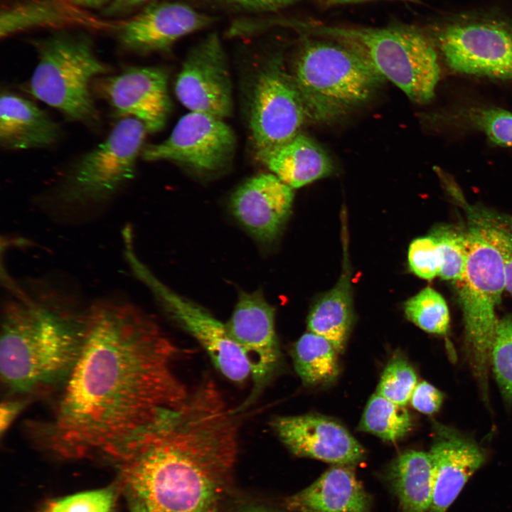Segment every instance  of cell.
<instances>
[{
    "mask_svg": "<svg viewBox=\"0 0 512 512\" xmlns=\"http://www.w3.org/2000/svg\"><path fill=\"white\" fill-rule=\"evenodd\" d=\"M146 129L133 117H124L97 146L83 154L52 194L61 211L83 210L108 202L135 176Z\"/></svg>",
    "mask_w": 512,
    "mask_h": 512,
    "instance_id": "obj_8",
    "label": "cell"
},
{
    "mask_svg": "<svg viewBox=\"0 0 512 512\" xmlns=\"http://www.w3.org/2000/svg\"><path fill=\"white\" fill-rule=\"evenodd\" d=\"M407 319L422 330L445 335L449 327L450 316L444 297L431 287H425L405 304Z\"/></svg>",
    "mask_w": 512,
    "mask_h": 512,
    "instance_id": "obj_29",
    "label": "cell"
},
{
    "mask_svg": "<svg viewBox=\"0 0 512 512\" xmlns=\"http://www.w3.org/2000/svg\"><path fill=\"white\" fill-rule=\"evenodd\" d=\"M503 254L506 271L505 290L512 295V254L508 252H501Z\"/></svg>",
    "mask_w": 512,
    "mask_h": 512,
    "instance_id": "obj_40",
    "label": "cell"
},
{
    "mask_svg": "<svg viewBox=\"0 0 512 512\" xmlns=\"http://www.w3.org/2000/svg\"><path fill=\"white\" fill-rule=\"evenodd\" d=\"M211 6L234 12L259 13L280 9L297 0H206Z\"/></svg>",
    "mask_w": 512,
    "mask_h": 512,
    "instance_id": "obj_36",
    "label": "cell"
},
{
    "mask_svg": "<svg viewBox=\"0 0 512 512\" xmlns=\"http://www.w3.org/2000/svg\"><path fill=\"white\" fill-rule=\"evenodd\" d=\"M417 384L413 367L405 358L397 356L385 368L376 393L398 405L405 406Z\"/></svg>",
    "mask_w": 512,
    "mask_h": 512,
    "instance_id": "obj_33",
    "label": "cell"
},
{
    "mask_svg": "<svg viewBox=\"0 0 512 512\" xmlns=\"http://www.w3.org/2000/svg\"><path fill=\"white\" fill-rule=\"evenodd\" d=\"M232 340L246 357L252 388L236 412H242L259 398L277 370L281 353L274 326V308L260 292H242L225 324Z\"/></svg>",
    "mask_w": 512,
    "mask_h": 512,
    "instance_id": "obj_12",
    "label": "cell"
},
{
    "mask_svg": "<svg viewBox=\"0 0 512 512\" xmlns=\"http://www.w3.org/2000/svg\"><path fill=\"white\" fill-rule=\"evenodd\" d=\"M114 487L83 491L48 501L43 512H113Z\"/></svg>",
    "mask_w": 512,
    "mask_h": 512,
    "instance_id": "obj_34",
    "label": "cell"
},
{
    "mask_svg": "<svg viewBox=\"0 0 512 512\" xmlns=\"http://www.w3.org/2000/svg\"><path fill=\"white\" fill-rule=\"evenodd\" d=\"M135 276L146 284L172 317L205 349L216 369L228 380L242 383L250 375L249 363L223 324L202 307L178 296L139 260L134 251L125 256Z\"/></svg>",
    "mask_w": 512,
    "mask_h": 512,
    "instance_id": "obj_11",
    "label": "cell"
},
{
    "mask_svg": "<svg viewBox=\"0 0 512 512\" xmlns=\"http://www.w3.org/2000/svg\"><path fill=\"white\" fill-rule=\"evenodd\" d=\"M271 422L278 438L296 456L349 466L364 458L361 444L343 425L327 417L278 416Z\"/></svg>",
    "mask_w": 512,
    "mask_h": 512,
    "instance_id": "obj_15",
    "label": "cell"
},
{
    "mask_svg": "<svg viewBox=\"0 0 512 512\" xmlns=\"http://www.w3.org/2000/svg\"><path fill=\"white\" fill-rule=\"evenodd\" d=\"M491 366L502 398L512 404V314L498 320L491 351Z\"/></svg>",
    "mask_w": 512,
    "mask_h": 512,
    "instance_id": "obj_31",
    "label": "cell"
},
{
    "mask_svg": "<svg viewBox=\"0 0 512 512\" xmlns=\"http://www.w3.org/2000/svg\"><path fill=\"white\" fill-rule=\"evenodd\" d=\"M258 159L272 174L292 188L327 176L334 170L332 161L325 150L302 133Z\"/></svg>",
    "mask_w": 512,
    "mask_h": 512,
    "instance_id": "obj_22",
    "label": "cell"
},
{
    "mask_svg": "<svg viewBox=\"0 0 512 512\" xmlns=\"http://www.w3.org/2000/svg\"><path fill=\"white\" fill-rule=\"evenodd\" d=\"M70 0H28L1 11L0 36L8 37L42 27H65L99 23Z\"/></svg>",
    "mask_w": 512,
    "mask_h": 512,
    "instance_id": "obj_24",
    "label": "cell"
},
{
    "mask_svg": "<svg viewBox=\"0 0 512 512\" xmlns=\"http://www.w3.org/2000/svg\"><path fill=\"white\" fill-rule=\"evenodd\" d=\"M324 1L329 4H343V3H349V2H355V1H366V0H324ZM406 1H413V0H406Z\"/></svg>",
    "mask_w": 512,
    "mask_h": 512,
    "instance_id": "obj_44",
    "label": "cell"
},
{
    "mask_svg": "<svg viewBox=\"0 0 512 512\" xmlns=\"http://www.w3.org/2000/svg\"><path fill=\"white\" fill-rule=\"evenodd\" d=\"M440 259L439 276L446 280L459 281L464 272L468 252L466 231L450 225L434 229Z\"/></svg>",
    "mask_w": 512,
    "mask_h": 512,
    "instance_id": "obj_30",
    "label": "cell"
},
{
    "mask_svg": "<svg viewBox=\"0 0 512 512\" xmlns=\"http://www.w3.org/2000/svg\"><path fill=\"white\" fill-rule=\"evenodd\" d=\"M235 137L223 121L209 114L190 112L183 116L161 142L143 147L148 161H171L203 171H215L232 159Z\"/></svg>",
    "mask_w": 512,
    "mask_h": 512,
    "instance_id": "obj_13",
    "label": "cell"
},
{
    "mask_svg": "<svg viewBox=\"0 0 512 512\" xmlns=\"http://www.w3.org/2000/svg\"><path fill=\"white\" fill-rule=\"evenodd\" d=\"M250 110L251 137L257 157L288 142L308 117L282 57L271 56L256 77Z\"/></svg>",
    "mask_w": 512,
    "mask_h": 512,
    "instance_id": "obj_10",
    "label": "cell"
},
{
    "mask_svg": "<svg viewBox=\"0 0 512 512\" xmlns=\"http://www.w3.org/2000/svg\"><path fill=\"white\" fill-rule=\"evenodd\" d=\"M130 503V512H147L144 505L138 500L129 497Z\"/></svg>",
    "mask_w": 512,
    "mask_h": 512,
    "instance_id": "obj_42",
    "label": "cell"
},
{
    "mask_svg": "<svg viewBox=\"0 0 512 512\" xmlns=\"http://www.w3.org/2000/svg\"><path fill=\"white\" fill-rule=\"evenodd\" d=\"M211 22L210 16L187 4L167 1L152 4L119 23L117 33L124 49L147 53L164 50Z\"/></svg>",
    "mask_w": 512,
    "mask_h": 512,
    "instance_id": "obj_17",
    "label": "cell"
},
{
    "mask_svg": "<svg viewBox=\"0 0 512 512\" xmlns=\"http://www.w3.org/2000/svg\"><path fill=\"white\" fill-rule=\"evenodd\" d=\"M28 399L13 397L6 398L1 403L0 407V432L2 435L7 431L11 422L23 409Z\"/></svg>",
    "mask_w": 512,
    "mask_h": 512,
    "instance_id": "obj_38",
    "label": "cell"
},
{
    "mask_svg": "<svg viewBox=\"0 0 512 512\" xmlns=\"http://www.w3.org/2000/svg\"><path fill=\"white\" fill-rule=\"evenodd\" d=\"M338 353L331 342L311 331L299 338L292 352L295 370L307 385L329 383L337 377Z\"/></svg>",
    "mask_w": 512,
    "mask_h": 512,
    "instance_id": "obj_26",
    "label": "cell"
},
{
    "mask_svg": "<svg viewBox=\"0 0 512 512\" xmlns=\"http://www.w3.org/2000/svg\"><path fill=\"white\" fill-rule=\"evenodd\" d=\"M449 193L465 209L469 225L478 230L501 252L512 254V215L467 204L458 186L452 188Z\"/></svg>",
    "mask_w": 512,
    "mask_h": 512,
    "instance_id": "obj_28",
    "label": "cell"
},
{
    "mask_svg": "<svg viewBox=\"0 0 512 512\" xmlns=\"http://www.w3.org/2000/svg\"><path fill=\"white\" fill-rule=\"evenodd\" d=\"M353 321V300L349 272L314 305L307 319L309 331L332 343L338 353L345 346Z\"/></svg>",
    "mask_w": 512,
    "mask_h": 512,
    "instance_id": "obj_25",
    "label": "cell"
},
{
    "mask_svg": "<svg viewBox=\"0 0 512 512\" xmlns=\"http://www.w3.org/2000/svg\"><path fill=\"white\" fill-rule=\"evenodd\" d=\"M407 260L410 270L420 278L431 280L439 276V254L437 242L432 235L412 241Z\"/></svg>",
    "mask_w": 512,
    "mask_h": 512,
    "instance_id": "obj_35",
    "label": "cell"
},
{
    "mask_svg": "<svg viewBox=\"0 0 512 512\" xmlns=\"http://www.w3.org/2000/svg\"><path fill=\"white\" fill-rule=\"evenodd\" d=\"M429 452L432 465V498L429 512H446L468 479L484 463V449L457 430L437 423Z\"/></svg>",
    "mask_w": 512,
    "mask_h": 512,
    "instance_id": "obj_18",
    "label": "cell"
},
{
    "mask_svg": "<svg viewBox=\"0 0 512 512\" xmlns=\"http://www.w3.org/2000/svg\"><path fill=\"white\" fill-rule=\"evenodd\" d=\"M400 512H429L432 498V465L429 452L405 451L385 471Z\"/></svg>",
    "mask_w": 512,
    "mask_h": 512,
    "instance_id": "obj_23",
    "label": "cell"
},
{
    "mask_svg": "<svg viewBox=\"0 0 512 512\" xmlns=\"http://www.w3.org/2000/svg\"><path fill=\"white\" fill-rule=\"evenodd\" d=\"M464 124L486 134L494 144L512 146V113L496 107H471L460 112Z\"/></svg>",
    "mask_w": 512,
    "mask_h": 512,
    "instance_id": "obj_32",
    "label": "cell"
},
{
    "mask_svg": "<svg viewBox=\"0 0 512 512\" xmlns=\"http://www.w3.org/2000/svg\"><path fill=\"white\" fill-rule=\"evenodd\" d=\"M308 118L334 119L363 103L384 77L362 55L337 41L307 43L292 75Z\"/></svg>",
    "mask_w": 512,
    "mask_h": 512,
    "instance_id": "obj_5",
    "label": "cell"
},
{
    "mask_svg": "<svg viewBox=\"0 0 512 512\" xmlns=\"http://www.w3.org/2000/svg\"><path fill=\"white\" fill-rule=\"evenodd\" d=\"M1 311V381L10 396L60 390L82 348L88 306L70 292L39 281L9 284Z\"/></svg>",
    "mask_w": 512,
    "mask_h": 512,
    "instance_id": "obj_3",
    "label": "cell"
},
{
    "mask_svg": "<svg viewBox=\"0 0 512 512\" xmlns=\"http://www.w3.org/2000/svg\"><path fill=\"white\" fill-rule=\"evenodd\" d=\"M38 63L30 92L68 119L96 126L100 121L90 85L109 68L97 56L85 34L58 31L34 41Z\"/></svg>",
    "mask_w": 512,
    "mask_h": 512,
    "instance_id": "obj_6",
    "label": "cell"
},
{
    "mask_svg": "<svg viewBox=\"0 0 512 512\" xmlns=\"http://www.w3.org/2000/svg\"><path fill=\"white\" fill-rule=\"evenodd\" d=\"M443 400V393L426 381L417 384L410 398L412 407L426 415L437 412L440 409Z\"/></svg>",
    "mask_w": 512,
    "mask_h": 512,
    "instance_id": "obj_37",
    "label": "cell"
},
{
    "mask_svg": "<svg viewBox=\"0 0 512 512\" xmlns=\"http://www.w3.org/2000/svg\"><path fill=\"white\" fill-rule=\"evenodd\" d=\"M294 200L292 188L272 173L261 174L234 192L231 208L235 218L257 239L270 241L288 218Z\"/></svg>",
    "mask_w": 512,
    "mask_h": 512,
    "instance_id": "obj_19",
    "label": "cell"
},
{
    "mask_svg": "<svg viewBox=\"0 0 512 512\" xmlns=\"http://www.w3.org/2000/svg\"><path fill=\"white\" fill-rule=\"evenodd\" d=\"M167 74L157 67H129L109 76L102 92L120 116L133 117L147 132L161 130L170 112Z\"/></svg>",
    "mask_w": 512,
    "mask_h": 512,
    "instance_id": "obj_16",
    "label": "cell"
},
{
    "mask_svg": "<svg viewBox=\"0 0 512 512\" xmlns=\"http://www.w3.org/2000/svg\"><path fill=\"white\" fill-rule=\"evenodd\" d=\"M300 28L330 38L367 60L412 101L425 103L434 95L440 68L432 41L410 26L385 28L304 25Z\"/></svg>",
    "mask_w": 512,
    "mask_h": 512,
    "instance_id": "obj_4",
    "label": "cell"
},
{
    "mask_svg": "<svg viewBox=\"0 0 512 512\" xmlns=\"http://www.w3.org/2000/svg\"><path fill=\"white\" fill-rule=\"evenodd\" d=\"M238 512H274L269 508L262 506H247L239 510Z\"/></svg>",
    "mask_w": 512,
    "mask_h": 512,
    "instance_id": "obj_43",
    "label": "cell"
},
{
    "mask_svg": "<svg viewBox=\"0 0 512 512\" xmlns=\"http://www.w3.org/2000/svg\"><path fill=\"white\" fill-rule=\"evenodd\" d=\"M349 465H336L313 484L287 497L292 512H371V499Z\"/></svg>",
    "mask_w": 512,
    "mask_h": 512,
    "instance_id": "obj_20",
    "label": "cell"
},
{
    "mask_svg": "<svg viewBox=\"0 0 512 512\" xmlns=\"http://www.w3.org/2000/svg\"><path fill=\"white\" fill-rule=\"evenodd\" d=\"M73 4L83 9H96L107 5L110 0H70Z\"/></svg>",
    "mask_w": 512,
    "mask_h": 512,
    "instance_id": "obj_41",
    "label": "cell"
},
{
    "mask_svg": "<svg viewBox=\"0 0 512 512\" xmlns=\"http://www.w3.org/2000/svg\"><path fill=\"white\" fill-rule=\"evenodd\" d=\"M468 252L462 278L456 282L462 311L465 349L485 400L491 351L498 320L496 308L506 289L503 254L475 228L466 230Z\"/></svg>",
    "mask_w": 512,
    "mask_h": 512,
    "instance_id": "obj_7",
    "label": "cell"
},
{
    "mask_svg": "<svg viewBox=\"0 0 512 512\" xmlns=\"http://www.w3.org/2000/svg\"><path fill=\"white\" fill-rule=\"evenodd\" d=\"M61 129L48 114L31 100L4 91L0 100V142L7 150L50 146Z\"/></svg>",
    "mask_w": 512,
    "mask_h": 512,
    "instance_id": "obj_21",
    "label": "cell"
},
{
    "mask_svg": "<svg viewBox=\"0 0 512 512\" xmlns=\"http://www.w3.org/2000/svg\"><path fill=\"white\" fill-rule=\"evenodd\" d=\"M232 91L221 41L210 33L188 52L176 78V95L190 112L223 119L232 113Z\"/></svg>",
    "mask_w": 512,
    "mask_h": 512,
    "instance_id": "obj_14",
    "label": "cell"
},
{
    "mask_svg": "<svg viewBox=\"0 0 512 512\" xmlns=\"http://www.w3.org/2000/svg\"><path fill=\"white\" fill-rule=\"evenodd\" d=\"M146 0H112L104 9L108 16L125 14L145 2Z\"/></svg>",
    "mask_w": 512,
    "mask_h": 512,
    "instance_id": "obj_39",
    "label": "cell"
},
{
    "mask_svg": "<svg viewBox=\"0 0 512 512\" xmlns=\"http://www.w3.org/2000/svg\"><path fill=\"white\" fill-rule=\"evenodd\" d=\"M178 356L160 327L130 302L91 304L80 354L53 415L32 426L34 437L63 458L117 462L188 398Z\"/></svg>",
    "mask_w": 512,
    "mask_h": 512,
    "instance_id": "obj_1",
    "label": "cell"
},
{
    "mask_svg": "<svg viewBox=\"0 0 512 512\" xmlns=\"http://www.w3.org/2000/svg\"><path fill=\"white\" fill-rule=\"evenodd\" d=\"M240 413L210 376L116 462L129 497L147 512H220L238 454Z\"/></svg>",
    "mask_w": 512,
    "mask_h": 512,
    "instance_id": "obj_2",
    "label": "cell"
},
{
    "mask_svg": "<svg viewBox=\"0 0 512 512\" xmlns=\"http://www.w3.org/2000/svg\"><path fill=\"white\" fill-rule=\"evenodd\" d=\"M435 42L454 70L512 80V18L459 15L439 25Z\"/></svg>",
    "mask_w": 512,
    "mask_h": 512,
    "instance_id": "obj_9",
    "label": "cell"
},
{
    "mask_svg": "<svg viewBox=\"0 0 512 512\" xmlns=\"http://www.w3.org/2000/svg\"><path fill=\"white\" fill-rule=\"evenodd\" d=\"M412 427L411 416L405 406L375 393L365 407L358 429L385 441L395 442L405 436Z\"/></svg>",
    "mask_w": 512,
    "mask_h": 512,
    "instance_id": "obj_27",
    "label": "cell"
}]
</instances>
